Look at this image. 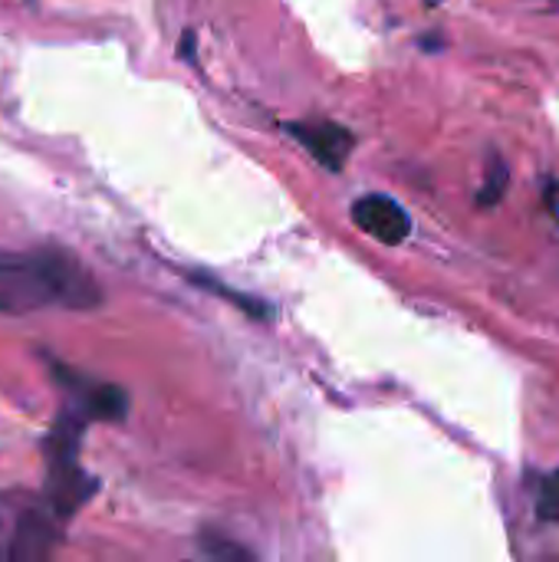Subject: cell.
<instances>
[{
    "instance_id": "cell-8",
    "label": "cell",
    "mask_w": 559,
    "mask_h": 562,
    "mask_svg": "<svg viewBox=\"0 0 559 562\" xmlns=\"http://www.w3.org/2000/svg\"><path fill=\"white\" fill-rule=\"evenodd\" d=\"M507 181H511V171H507L504 158H497V155H494V158H491V165H488L484 184H481V191H478V207H494V204L504 198Z\"/></svg>"
},
{
    "instance_id": "cell-10",
    "label": "cell",
    "mask_w": 559,
    "mask_h": 562,
    "mask_svg": "<svg viewBox=\"0 0 559 562\" xmlns=\"http://www.w3.org/2000/svg\"><path fill=\"white\" fill-rule=\"evenodd\" d=\"M537 517L544 524H559V468L540 481V491H537Z\"/></svg>"
},
{
    "instance_id": "cell-11",
    "label": "cell",
    "mask_w": 559,
    "mask_h": 562,
    "mask_svg": "<svg viewBox=\"0 0 559 562\" xmlns=\"http://www.w3.org/2000/svg\"><path fill=\"white\" fill-rule=\"evenodd\" d=\"M547 207L550 214L559 221V184L557 181H547Z\"/></svg>"
},
{
    "instance_id": "cell-5",
    "label": "cell",
    "mask_w": 559,
    "mask_h": 562,
    "mask_svg": "<svg viewBox=\"0 0 559 562\" xmlns=\"http://www.w3.org/2000/svg\"><path fill=\"white\" fill-rule=\"evenodd\" d=\"M53 375L69 389V402L86 415L99 422H122L128 412V395L119 385L109 382H86L82 375L66 372L63 366H53Z\"/></svg>"
},
{
    "instance_id": "cell-3",
    "label": "cell",
    "mask_w": 559,
    "mask_h": 562,
    "mask_svg": "<svg viewBox=\"0 0 559 562\" xmlns=\"http://www.w3.org/2000/svg\"><path fill=\"white\" fill-rule=\"evenodd\" d=\"M59 527L63 520L46 507H26L10 533V547H7V560L13 562H43L53 557L56 543H59Z\"/></svg>"
},
{
    "instance_id": "cell-6",
    "label": "cell",
    "mask_w": 559,
    "mask_h": 562,
    "mask_svg": "<svg viewBox=\"0 0 559 562\" xmlns=\"http://www.w3.org/2000/svg\"><path fill=\"white\" fill-rule=\"evenodd\" d=\"M287 132L329 171H339L346 165V158L353 155V145H356L349 128H343L336 122H326V119H320V122H293V125H287Z\"/></svg>"
},
{
    "instance_id": "cell-4",
    "label": "cell",
    "mask_w": 559,
    "mask_h": 562,
    "mask_svg": "<svg viewBox=\"0 0 559 562\" xmlns=\"http://www.w3.org/2000/svg\"><path fill=\"white\" fill-rule=\"evenodd\" d=\"M353 221L362 234L376 237L385 247H399L412 234V217L389 194H362L353 204Z\"/></svg>"
},
{
    "instance_id": "cell-2",
    "label": "cell",
    "mask_w": 559,
    "mask_h": 562,
    "mask_svg": "<svg viewBox=\"0 0 559 562\" xmlns=\"http://www.w3.org/2000/svg\"><path fill=\"white\" fill-rule=\"evenodd\" d=\"M99 491L96 477L79 468V454H46V491L43 504L66 524Z\"/></svg>"
},
{
    "instance_id": "cell-13",
    "label": "cell",
    "mask_w": 559,
    "mask_h": 562,
    "mask_svg": "<svg viewBox=\"0 0 559 562\" xmlns=\"http://www.w3.org/2000/svg\"><path fill=\"white\" fill-rule=\"evenodd\" d=\"M425 3H428V7H435V3H441V0H425Z\"/></svg>"
},
{
    "instance_id": "cell-9",
    "label": "cell",
    "mask_w": 559,
    "mask_h": 562,
    "mask_svg": "<svg viewBox=\"0 0 559 562\" xmlns=\"http://www.w3.org/2000/svg\"><path fill=\"white\" fill-rule=\"evenodd\" d=\"M198 550H201L208 560H234V562L254 560V553H250V550H244L241 543L227 540L224 533H201Z\"/></svg>"
},
{
    "instance_id": "cell-1",
    "label": "cell",
    "mask_w": 559,
    "mask_h": 562,
    "mask_svg": "<svg viewBox=\"0 0 559 562\" xmlns=\"http://www.w3.org/2000/svg\"><path fill=\"white\" fill-rule=\"evenodd\" d=\"M102 290L92 273L66 250L43 247L33 254L0 250V313H33L43 306L92 310Z\"/></svg>"
},
{
    "instance_id": "cell-12",
    "label": "cell",
    "mask_w": 559,
    "mask_h": 562,
    "mask_svg": "<svg viewBox=\"0 0 559 562\" xmlns=\"http://www.w3.org/2000/svg\"><path fill=\"white\" fill-rule=\"evenodd\" d=\"M10 533H13V527L7 524V517H3V510H0V560L7 557V547H10Z\"/></svg>"
},
{
    "instance_id": "cell-7",
    "label": "cell",
    "mask_w": 559,
    "mask_h": 562,
    "mask_svg": "<svg viewBox=\"0 0 559 562\" xmlns=\"http://www.w3.org/2000/svg\"><path fill=\"white\" fill-rule=\"evenodd\" d=\"M191 277V283H198V286H204L208 293H217V296H224L227 303H234V306H241L250 319H273V306L267 303V300H257V296H247V293H237V290H231V286H224V283H217V280H211V277H201V273H188Z\"/></svg>"
}]
</instances>
